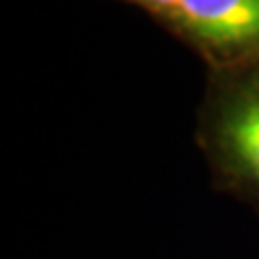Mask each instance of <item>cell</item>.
Listing matches in <instances>:
<instances>
[{"label":"cell","mask_w":259,"mask_h":259,"mask_svg":"<svg viewBox=\"0 0 259 259\" xmlns=\"http://www.w3.org/2000/svg\"><path fill=\"white\" fill-rule=\"evenodd\" d=\"M158 26L223 69L259 59V0H180Z\"/></svg>","instance_id":"7a4b0ae2"},{"label":"cell","mask_w":259,"mask_h":259,"mask_svg":"<svg viewBox=\"0 0 259 259\" xmlns=\"http://www.w3.org/2000/svg\"><path fill=\"white\" fill-rule=\"evenodd\" d=\"M117 3H125L130 7H134V9L143 11L145 15H149L156 24H160L175 9V5L180 3V0H117Z\"/></svg>","instance_id":"3957f363"},{"label":"cell","mask_w":259,"mask_h":259,"mask_svg":"<svg viewBox=\"0 0 259 259\" xmlns=\"http://www.w3.org/2000/svg\"><path fill=\"white\" fill-rule=\"evenodd\" d=\"M197 145L218 188L259 212V59L205 69Z\"/></svg>","instance_id":"6da1fadb"}]
</instances>
